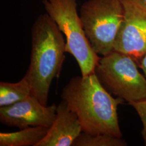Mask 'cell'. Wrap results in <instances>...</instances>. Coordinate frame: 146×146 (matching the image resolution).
Here are the masks:
<instances>
[{"label": "cell", "mask_w": 146, "mask_h": 146, "mask_svg": "<svg viewBox=\"0 0 146 146\" xmlns=\"http://www.w3.org/2000/svg\"><path fill=\"white\" fill-rule=\"evenodd\" d=\"M61 98L78 115L84 132L122 137L117 110L125 100L113 97L95 73L72 78Z\"/></svg>", "instance_id": "cell-1"}, {"label": "cell", "mask_w": 146, "mask_h": 146, "mask_svg": "<svg viewBox=\"0 0 146 146\" xmlns=\"http://www.w3.org/2000/svg\"><path fill=\"white\" fill-rule=\"evenodd\" d=\"M65 52L66 41L56 22L47 13L38 16L31 28V62L23 78L43 105L47 106L52 80L59 78Z\"/></svg>", "instance_id": "cell-2"}, {"label": "cell", "mask_w": 146, "mask_h": 146, "mask_svg": "<svg viewBox=\"0 0 146 146\" xmlns=\"http://www.w3.org/2000/svg\"><path fill=\"white\" fill-rule=\"evenodd\" d=\"M49 16L66 36V52L75 58L81 75L94 73L100 58L86 35L77 10V0H42Z\"/></svg>", "instance_id": "cell-3"}, {"label": "cell", "mask_w": 146, "mask_h": 146, "mask_svg": "<svg viewBox=\"0 0 146 146\" xmlns=\"http://www.w3.org/2000/svg\"><path fill=\"white\" fill-rule=\"evenodd\" d=\"M123 15L121 0H88L82 5L80 17L97 54L104 56L114 51Z\"/></svg>", "instance_id": "cell-4"}, {"label": "cell", "mask_w": 146, "mask_h": 146, "mask_svg": "<svg viewBox=\"0 0 146 146\" xmlns=\"http://www.w3.org/2000/svg\"><path fill=\"white\" fill-rule=\"evenodd\" d=\"M94 73L110 94L128 102L146 99V79L130 56L114 50L100 58Z\"/></svg>", "instance_id": "cell-5"}, {"label": "cell", "mask_w": 146, "mask_h": 146, "mask_svg": "<svg viewBox=\"0 0 146 146\" xmlns=\"http://www.w3.org/2000/svg\"><path fill=\"white\" fill-rule=\"evenodd\" d=\"M124 15L114 50L142 60L146 53V5L139 0H121Z\"/></svg>", "instance_id": "cell-6"}, {"label": "cell", "mask_w": 146, "mask_h": 146, "mask_svg": "<svg viewBox=\"0 0 146 146\" xmlns=\"http://www.w3.org/2000/svg\"><path fill=\"white\" fill-rule=\"evenodd\" d=\"M57 105L44 106L32 95L14 104L0 107V122L19 129L30 126L50 128L56 116Z\"/></svg>", "instance_id": "cell-7"}, {"label": "cell", "mask_w": 146, "mask_h": 146, "mask_svg": "<svg viewBox=\"0 0 146 146\" xmlns=\"http://www.w3.org/2000/svg\"><path fill=\"white\" fill-rule=\"evenodd\" d=\"M82 131L78 115L62 100L57 106L56 116L52 125L36 146H73Z\"/></svg>", "instance_id": "cell-8"}, {"label": "cell", "mask_w": 146, "mask_h": 146, "mask_svg": "<svg viewBox=\"0 0 146 146\" xmlns=\"http://www.w3.org/2000/svg\"><path fill=\"white\" fill-rule=\"evenodd\" d=\"M49 128L30 126L11 133H0L1 146H36L46 136Z\"/></svg>", "instance_id": "cell-9"}, {"label": "cell", "mask_w": 146, "mask_h": 146, "mask_svg": "<svg viewBox=\"0 0 146 146\" xmlns=\"http://www.w3.org/2000/svg\"><path fill=\"white\" fill-rule=\"evenodd\" d=\"M31 95V87L24 78L16 83L0 82V107L14 104Z\"/></svg>", "instance_id": "cell-10"}, {"label": "cell", "mask_w": 146, "mask_h": 146, "mask_svg": "<svg viewBox=\"0 0 146 146\" xmlns=\"http://www.w3.org/2000/svg\"><path fill=\"white\" fill-rule=\"evenodd\" d=\"M121 137L107 134H90L82 131L74 141L73 146H125Z\"/></svg>", "instance_id": "cell-11"}, {"label": "cell", "mask_w": 146, "mask_h": 146, "mask_svg": "<svg viewBox=\"0 0 146 146\" xmlns=\"http://www.w3.org/2000/svg\"><path fill=\"white\" fill-rule=\"evenodd\" d=\"M128 104L134 107L140 117L143 124L141 134L146 146V99L139 101L128 102Z\"/></svg>", "instance_id": "cell-12"}, {"label": "cell", "mask_w": 146, "mask_h": 146, "mask_svg": "<svg viewBox=\"0 0 146 146\" xmlns=\"http://www.w3.org/2000/svg\"><path fill=\"white\" fill-rule=\"evenodd\" d=\"M141 68L143 70L146 77V53L144 57L141 60Z\"/></svg>", "instance_id": "cell-13"}, {"label": "cell", "mask_w": 146, "mask_h": 146, "mask_svg": "<svg viewBox=\"0 0 146 146\" xmlns=\"http://www.w3.org/2000/svg\"><path fill=\"white\" fill-rule=\"evenodd\" d=\"M139 1H140V2H142L143 3H144L145 5H146V0H139Z\"/></svg>", "instance_id": "cell-14"}]
</instances>
